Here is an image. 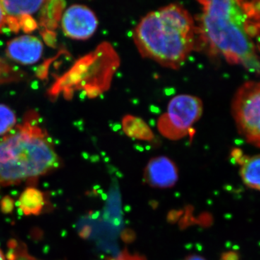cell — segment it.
Wrapping results in <instances>:
<instances>
[{"label": "cell", "mask_w": 260, "mask_h": 260, "mask_svg": "<svg viewBox=\"0 0 260 260\" xmlns=\"http://www.w3.org/2000/svg\"><path fill=\"white\" fill-rule=\"evenodd\" d=\"M133 37L142 56L176 70L196 47L198 27L182 5L171 4L143 17Z\"/></svg>", "instance_id": "cell-1"}, {"label": "cell", "mask_w": 260, "mask_h": 260, "mask_svg": "<svg viewBox=\"0 0 260 260\" xmlns=\"http://www.w3.org/2000/svg\"><path fill=\"white\" fill-rule=\"evenodd\" d=\"M202 5L198 37L210 52L231 64L240 65L251 73H260V58L246 30L241 1L208 0Z\"/></svg>", "instance_id": "cell-2"}, {"label": "cell", "mask_w": 260, "mask_h": 260, "mask_svg": "<svg viewBox=\"0 0 260 260\" xmlns=\"http://www.w3.org/2000/svg\"><path fill=\"white\" fill-rule=\"evenodd\" d=\"M30 116L0 139V184L13 185L51 172L59 158L48 135Z\"/></svg>", "instance_id": "cell-3"}, {"label": "cell", "mask_w": 260, "mask_h": 260, "mask_svg": "<svg viewBox=\"0 0 260 260\" xmlns=\"http://www.w3.org/2000/svg\"><path fill=\"white\" fill-rule=\"evenodd\" d=\"M233 119L239 135L260 148V81H248L238 88L232 102Z\"/></svg>", "instance_id": "cell-4"}, {"label": "cell", "mask_w": 260, "mask_h": 260, "mask_svg": "<svg viewBox=\"0 0 260 260\" xmlns=\"http://www.w3.org/2000/svg\"><path fill=\"white\" fill-rule=\"evenodd\" d=\"M203 112V104L199 98L188 94L178 95L169 102L167 112L159 117L158 132L169 140L182 139L190 134L191 127Z\"/></svg>", "instance_id": "cell-5"}, {"label": "cell", "mask_w": 260, "mask_h": 260, "mask_svg": "<svg viewBox=\"0 0 260 260\" xmlns=\"http://www.w3.org/2000/svg\"><path fill=\"white\" fill-rule=\"evenodd\" d=\"M99 21L96 15L85 5L70 7L63 15L61 25L68 37L76 40H86L95 34Z\"/></svg>", "instance_id": "cell-6"}, {"label": "cell", "mask_w": 260, "mask_h": 260, "mask_svg": "<svg viewBox=\"0 0 260 260\" xmlns=\"http://www.w3.org/2000/svg\"><path fill=\"white\" fill-rule=\"evenodd\" d=\"M144 179L150 186L165 189L175 185L179 179V172L177 166L170 158L155 157L145 167Z\"/></svg>", "instance_id": "cell-7"}, {"label": "cell", "mask_w": 260, "mask_h": 260, "mask_svg": "<svg viewBox=\"0 0 260 260\" xmlns=\"http://www.w3.org/2000/svg\"><path fill=\"white\" fill-rule=\"evenodd\" d=\"M7 54L22 64H32L42 57L43 44L38 38L25 35L15 38L7 44Z\"/></svg>", "instance_id": "cell-8"}, {"label": "cell", "mask_w": 260, "mask_h": 260, "mask_svg": "<svg viewBox=\"0 0 260 260\" xmlns=\"http://www.w3.org/2000/svg\"><path fill=\"white\" fill-rule=\"evenodd\" d=\"M45 3L44 1H0L6 17V23L13 31H18V23L22 18L31 16Z\"/></svg>", "instance_id": "cell-9"}, {"label": "cell", "mask_w": 260, "mask_h": 260, "mask_svg": "<svg viewBox=\"0 0 260 260\" xmlns=\"http://www.w3.org/2000/svg\"><path fill=\"white\" fill-rule=\"evenodd\" d=\"M232 155L240 165L241 177L244 184L260 191V155H243L239 150L233 151Z\"/></svg>", "instance_id": "cell-10"}, {"label": "cell", "mask_w": 260, "mask_h": 260, "mask_svg": "<svg viewBox=\"0 0 260 260\" xmlns=\"http://www.w3.org/2000/svg\"><path fill=\"white\" fill-rule=\"evenodd\" d=\"M246 18V30L260 58V1H241Z\"/></svg>", "instance_id": "cell-11"}, {"label": "cell", "mask_w": 260, "mask_h": 260, "mask_svg": "<svg viewBox=\"0 0 260 260\" xmlns=\"http://www.w3.org/2000/svg\"><path fill=\"white\" fill-rule=\"evenodd\" d=\"M45 205L44 193L34 187H28L19 198L18 205L24 215H38L42 213Z\"/></svg>", "instance_id": "cell-12"}, {"label": "cell", "mask_w": 260, "mask_h": 260, "mask_svg": "<svg viewBox=\"0 0 260 260\" xmlns=\"http://www.w3.org/2000/svg\"><path fill=\"white\" fill-rule=\"evenodd\" d=\"M123 130L134 139L150 141L153 140V132L143 119L137 116L126 115L122 119Z\"/></svg>", "instance_id": "cell-13"}, {"label": "cell", "mask_w": 260, "mask_h": 260, "mask_svg": "<svg viewBox=\"0 0 260 260\" xmlns=\"http://www.w3.org/2000/svg\"><path fill=\"white\" fill-rule=\"evenodd\" d=\"M16 116L11 109L0 104V135L10 133L16 124Z\"/></svg>", "instance_id": "cell-14"}, {"label": "cell", "mask_w": 260, "mask_h": 260, "mask_svg": "<svg viewBox=\"0 0 260 260\" xmlns=\"http://www.w3.org/2000/svg\"><path fill=\"white\" fill-rule=\"evenodd\" d=\"M60 2H46L44 7V16L43 20L46 25H51L56 23V20L59 19L58 13H60L62 5H59Z\"/></svg>", "instance_id": "cell-15"}, {"label": "cell", "mask_w": 260, "mask_h": 260, "mask_svg": "<svg viewBox=\"0 0 260 260\" xmlns=\"http://www.w3.org/2000/svg\"><path fill=\"white\" fill-rule=\"evenodd\" d=\"M0 208L3 213H11L14 209V201L10 197L5 196L0 202Z\"/></svg>", "instance_id": "cell-16"}, {"label": "cell", "mask_w": 260, "mask_h": 260, "mask_svg": "<svg viewBox=\"0 0 260 260\" xmlns=\"http://www.w3.org/2000/svg\"><path fill=\"white\" fill-rule=\"evenodd\" d=\"M115 260H144V259L142 256L136 255V254L133 255L128 252H125L118 256Z\"/></svg>", "instance_id": "cell-17"}, {"label": "cell", "mask_w": 260, "mask_h": 260, "mask_svg": "<svg viewBox=\"0 0 260 260\" xmlns=\"http://www.w3.org/2000/svg\"><path fill=\"white\" fill-rule=\"evenodd\" d=\"M5 24H6V17H5L4 10L2 7L1 3H0V30L3 28Z\"/></svg>", "instance_id": "cell-18"}, {"label": "cell", "mask_w": 260, "mask_h": 260, "mask_svg": "<svg viewBox=\"0 0 260 260\" xmlns=\"http://www.w3.org/2000/svg\"><path fill=\"white\" fill-rule=\"evenodd\" d=\"M184 260H206L204 257L200 255H197V254H191V255H189L186 256L185 259Z\"/></svg>", "instance_id": "cell-19"}, {"label": "cell", "mask_w": 260, "mask_h": 260, "mask_svg": "<svg viewBox=\"0 0 260 260\" xmlns=\"http://www.w3.org/2000/svg\"><path fill=\"white\" fill-rule=\"evenodd\" d=\"M0 260H5L4 254L1 250H0Z\"/></svg>", "instance_id": "cell-20"}]
</instances>
